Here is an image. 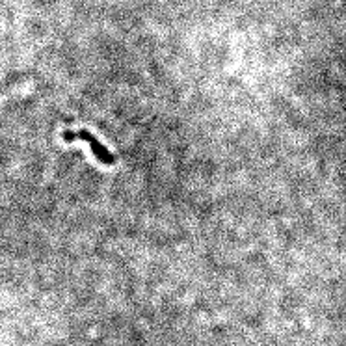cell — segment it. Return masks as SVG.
Here are the masks:
<instances>
[{"label": "cell", "mask_w": 346, "mask_h": 346, "mask_svg": "<svg viewBox=\"0 0 346 346\" xmlns=\"http://www.w3.org/2000/svg\"><path fill=\"white\" fill-rule=\"evenodd\" d=\"M63 140L65 142H73V140H84V142H88V146H90V149L93 151V155L97 157V160L99 162H103V164H106V166H112L115 162V157L106 149V146H103L97 138L93 136V134H90L88 130H80V132H73V130H65L63 132Z\"/></svg>", "instance_id": "6da1fadb"}]
</instances>
